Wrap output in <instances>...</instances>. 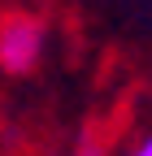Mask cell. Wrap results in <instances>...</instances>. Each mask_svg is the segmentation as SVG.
I'll use <instances>...</instances> for the list:
<instances>
[{
  "mask_svg": "<svg viewBox=\"0 0 152 156\" xmlns=\"http://www.w3.org/2000/svg\"><path fill=\"white\" fill-rule=\"evenodd\" d=\"M135 152H139V156H152V134H143V139L135 143Z\"/></svg>",
  "mask_w": 152,
  "mask_h": 156,
  "instance_id": "cell-2",
  "label": "cell"
},
{
  "mask_svg": "<svg viewBox=\"0 0 152 156\" xmlns=\"http://www.w3.org/2000/svg\"><path fill=\"white\" fill-rule=\"evenodd\" d=\"M44 44H48V35H44L39 17H26V13L5 17L0 22V69H9V74L35 69L44 56Z\"/></svg>",
  "mask_w": 152,
  "mask_h": 156,
  "instance_id": "cell-1",
  "label": "cell"
}]
</instances>
